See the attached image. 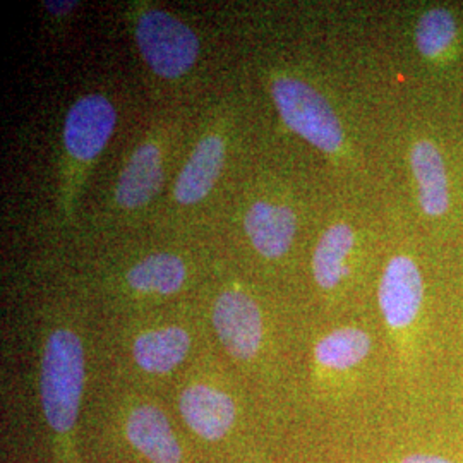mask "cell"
<instances>
[{
	"mask_svg": "<svg viewBox=\"0 0 463 463\" xmlns=\"http://www.w3.org/2000/svg\"><path fill=\"white\" fill-rule=\"evenodd\" d=\"M213 325L223 347L237 359H250L263 338V321L258 304L239 290L222 292L213 307Z\"/></svg>",
	"mask_w": 463,
	"mask_h": 463,
	"instance_id": "6",
	"label": "cell"
},
{
	"mask_svg": "<svg viewBox=\"0 0 463 463\" xmlns=\"http://www.w3.org/2000/svg\"><path fill=\"white\" fill-rule=\"evenodd\" d=\"M117 124L112 101L99 95H84L67 112L64 145L72 158L90 162L97 158L109 143Z\"/></svg>",
	"mask_w": 463,
	"mask_h": 463,
	"instance_id": "5",
	"label": "cell"
},
{
	"mask_svg": "<svg viewBox=\"0 0 463 463\" xmlns=\"http://www.w3.org/2000/svg\"><path fill=\"white\" fill-rule=\"evenodd\" d=\"M458 24L447 7H430L415 23L414 40L419 53L430 62L445 61L455 49Z\"/></svg>",
	"mask_w": 463,
	"mask_h": 463,
	"instance_id": "16",
	"label": "cell"
},
{
	"mask_svg": "<svg viewBox=\"0 0 463 463\" xmlns=\"http://www.w3.org/2000/svg\"><path fill=\"white\" fill-rule=\"evenodd\" d=\"M181 414L185 424L204 439L223 438L235 420L232 398L206 384H193L181 395Z\"/></svg>",
	"mask_w": 463,
	"mask_h": 463,
	"instance_id": "8",
	"label": "cell"
},
{
	"mask_svg": "<svg viewBox=\"0 0 463 463\" xmlns=\"http://www.w3.org/2000/svg\"><path fill=\"white\" fill-rule=\"evenodd\" d=\"M225 164V143L218 134H206L199 139L185 162L174 189L181 204H194L206 198Z\"/></svg>",
	"mask_w": 463,
	"mask_h": 463,
	"instance_id": "11",
	"label": "cell"
},
{
	"mask_svg": "<svg viewBox=\"0 0 463 463\" xmlns=\"http://www.w3.org/2000/svg\"><path fill=\"white\" fill-rule=\"evenodd\" d=\"M128 438L149 462H181V447L170 430L165 414L156 407L145 405L134 411L128 420Z\"/></svg>",
	"mask_w": 463,
	"mask_h": 463,
	"instance_id": "12",
	"label": "cell"
},
{
	"mask_svg": "<svg viewBox=\"0 0 463 463\" xmlns=\"http://www.w3.org/2000/svg\"><path fill=\"white\" fill-rule=\"evenodd\" d=\"M400 463H455L448 460L445 457H438V455H428V453H414L409 455L405 458H402Z\"/></svg>",
	"mask_w": 463,
	"mask_h": 463,
	"instance_id": "19",
	"label": "cell"
},
{
	"mask_svg": "<svg viewBox=\"0 0 463 463\" xmlns=\"http://www.w3.org/2000/svg\"><path fill=\"white\" fill-rule=\"evenodd\" d=\"M191 347L189 333L179 326H166L139 335L134 342V359L141 369L164 374L183 363Z\"/></svg>",
	"mask_w": 463,
	"mask_h": 463,
	"instance_id": "14",
	"label": "cell"
},
{
	"mask_svg": "<svg viewBox=\"0 0 463 463\" xmlns=\"http://www.w3.org/2000/svg\"><path fill=\"white\" fill-rule=\"evenodd\" d=\"M76 5L78 4L72 0H47L45 2V7L55 16H64L67 13H71Z\"/></svg>",
	"mask_w": 463,
	"mask_h": 463,
	"instance_id": "18",
	"label": "cell"
},
{
	"mask_svg": "<svg viewBox=\"0 0 463 463\" xmlns=\"http://www.w3.org/2000/svg\"><path fill=\"white\" fill-rule=\"evenodd\" d=\"M84 352L81 340L71 330L49 336L42 361L40 392L50 428L66 432L76 424L83 393Z\"/></svg>",
	"mask_w": 463,
	"mask_h": 463,
	"instance_id": "1",
	"label": "cell"
},
{
	"mask_svg": "<svg viewBox=\"0 0 463 463\" xmlns=\"http://www.w3.org/2000/svg\"><path fill=\"white\" fill-rule=\"evenodd\" d=\"M355 246V232L348 223H335L323 232L313 254V275L323 290H335L350 273L348 256Z\"/></svg>",
	"mask_w": 463,
	"mask_h": 463,
	"instance_id": "13",
	"label": "cell"
},
{
	"mask_svg": "<svg viewBox=\"0 0 463 463\" xmlns=\"http://www.w3.org/2000/svg\"><path fill=\"white\" fill-rule=\"evenodd\" d=\"M185 280V265L175 254L158 252L141 260L129 269L128 283L137 292L168 296L177 292Z\"/></svg>",
	"mask_w": 463,
	"mask_h": 463,
	"instance_id": "15",
	"label": "cell"
},
{
	"mask_svg": "<svg viewBox=\"0 0 463 463\" xmlns=\"http://www.w3.org/2000/svg\"><path fill=\"white\" fill-rule=\"evenodd\" d=\"M411 168L422 213L430 218L447 215L451 204L449 181L445 158L436 143L430 139L415 141L411 149Z\"/></svg>",
	"mask_w": 463,
	"mask_h": 463,
	"instance_id": "7",
	"label": "cell"
},
{
	"mask_svg": "<svg viewBox=\"0 0 463 463\" xmlns=\"http://www.w3.org/2000/svg\"><path fill=\"white\" fill-rule=\"evenodd\" d=\"M371 352V336L361 328L345 326L323 336L315 348L316 363L330 371H348Z\"/></svg>",
	"mask_w": 463,
	"mask_h": 463,
	"instance_id": "17",
	"label": "cell"
},
{
	"mask_svg": "<svg viewBox=\"0 0 463 463\" xmlns=\"http://www.w3.org/2000/svg\"><path fill=\"white\" fill-rule=\"evenodd\" d=\"M381 315L393 331H407L424 304V279L420 268L407 254L393 256L380 281Z\"/></svg>",
	"mask_w": 463,
	"mask_h": 463,
	"instance_id": "4",
	"label": "cell"
},
{
	"mask_svg": "<svg viewBox=\"0 0 463 463\" xmlns=\"http://www.w3.org/2000/svg\"><path fill=\"white\" fill-rule=\"evenodd\" d=\"M244 227L250 244L265 258H281L294 242L298 218L292 208L269 201H256L246 213Z\"/></svg>",
	"mask_w": 463,
	"mask_h": 463,
	"instance_id": "9",
	"label": "cell"
},
{
	"mask_svg": "<svg viewBox=\"0 0 463 463\" xmlns=\"http://www.w3.org/2000/svg\"><path fill=\"white\" fill-rule=\"evenodd\" d=\"M162 179V151L155 143L139 145L117 181V203L126 210L143 208L158 193Z\"/></svg>",
	"mask_w": 463,
	"mask_h": 463,
	"instance_id": "10",
	"label": "cell"
},
{
	"mask_svg": "<svg viewBox=\"0 0 463 463\" xmlns=\"http://www.w3.org/2000/svg\"><path fill=\"white\" fill-rule=\"evenodd\" d=\"M136 42L149 69L166 80L181 78L198 61V34L183 19L162 9L139 14Z\"/></svg>",
	"mask_w": 463,
	"mask_h": 463,
	"instance_id": "3",
	"label": "cell"
},
{
	"mask_svg": "<svg viewBox=\"0 0 463 463\" xmlns=\"http://www.w3.org/2000/svg\"><path fill=\"white\" fill-rule=\"evenodd\" d=\"M271 95L285 124L323 153L336 155L345 134L340 118L315 86L298 78L281 76L271 83Z\"/></svg>",
	"mask_w": 463,
	"mask_h": 463,
	"instance_id": "2",
	"label": "cell"
}]
</instances>
